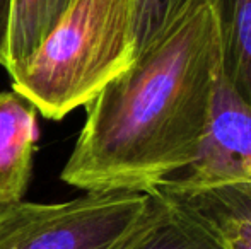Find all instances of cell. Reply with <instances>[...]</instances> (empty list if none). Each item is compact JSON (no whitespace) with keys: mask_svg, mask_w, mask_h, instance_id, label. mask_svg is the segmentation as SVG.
Wrapping results in <instances>:
<instances>
[{"mask_svg":"<svg viewBox=\"0 0 251 249\" xmlns=\"http://www.w3.org/2000/svg\"><path fill=\"white\" fill-rule=\"evenodd\" d=\"M222 73L219 9L207 3L87 104L62 180L86 193H149L185 171Z\"/></svg>","mask_w":251,"mask_h":249,"instance_id":"cell-1","label":"cell"},{"mask_svg":"<svg viewBox=\"0 0 251 249\" xmlns=\"http://www.w3.org/2000/svg\"><path fill=\"white\" fill-rule=\"evenodd\" d=\"M133 16L135 0H77L10 73L12 91L50 120L87 106L135 60Z\"/></svg>","mask_w":251,"mask_h":249,"instance_id":"cell-2","label":"cell"},{"mask_svg":"<svg viewBox=\"0 0 251 249\" xmlns=\"http://www.w3.org/2000/svg\"><path fill=\"white\" fill-rule=\"evenodd\" d=\"M147 200L139 191H87L65 203L0 206V249H122Z\"/></svg>","mask_w":251,"mask_h":249,"instance_id":"cell-3","label":"cell"},{"mask_svg":"<svg viewBox=\"0 0 251 249\" xmlns=\"http://www.w3.org/2000/svg\"><path fill=\"white\" fill-rule=\"evenodd\" d=\"M179 178L188 183L251 181V108L224 73L215 86L197 154Z\"/></svg>","mask_w":251,"mask_h":249,"instance_id":"cell-4","label":"cell"},{"mask_svg":"<svg viewBox=\"0 0 251 249\" xmlns=\"http://www.w3.org/2000/svg\"><path fill=\"white\" fill-rule=\"evenodd\" d=\"M154 189L203 227L221 249H251V181L188 183L171 178Z\"/></svg>","mask_w":251,"mask_h":249,"instance_id":"cell-5","label":"cell"},{"mask_svg":"<svg viewBox=\"0 0 251 249\" xmlns=\"http://www.w3.org/2000/svg\"><path fill=\"white\" fill-rule=\"evenodd\" d=\"M38 110L21 94L0 92V206L23 200L33 171Z\"/></svg>","mask_w":251,"mask_h":249,"instance_id":"cell-6","label":"cell"},{"mask_svg":"<svg viewBox=\"0 0 251 249\" xmlns=\"http://www.w3.org/2000/svg\"><path fill=\"white\" fill-rule=\"evenodd\" d=\"M147 196L146 212L122 249H221L203 227L155 189Z\"/></svg>","mask_w":251,"mask_h":249,"instance_id":"cell-7","label":"cell"},{"mask_svg":"<svg viewBox=\"0 0 251 249\" xmlns=\"http://www.w3.org/2000/svg\"><path fill=\"white\" fill-rule=\"evenodd\" d=\"M77 0H12L7 72L26 65Z\"/></svg>","mask_w":251,"mask_h":249,"instance_id":"cell-8","label":"cell"},{"mask_svg":"<svg viewBox=\"0 0 251 249\" xmlns=\"http://www.w3.org/2000/svg\"><path fill=\"white\" fill-rule=\"evenodd\" d=\"M222 70L251 108V0H219Z\"/></svg>","mask_w":251,"mask_h":249,"instance_id":"cell-9","label":"cell"},{"mask_svg":"<svg viewBox=\"0 0 251 249\" xmlns=\"http://www.w3.org/2000/svg\"><path fill=\"white\" fill-rule=\"evenodd\" d=\"M207 3H215L219 7V0H135V58L164 41Z\"/></svg>","mask_w":251,"mask_h":249,"instance_id":"cell-10","label":"cell"},{"mask_svg":"<svg viewBox=\"0 0 251 249\" xmlns=\"http://www.w3.org/2000/svg\"><path fill=\"white\" fill-rule=\"evenodd\" d=\"M12 0H0V65L9 67V40Z\"/></svg>","mask_w":251,"mask_h":249,"instance_id":"cell-11","label":"cell"}]
</instances>
